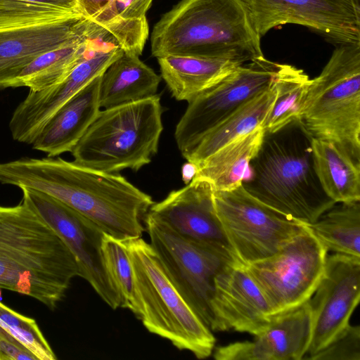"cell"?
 <instances>
[{"mask_svg":"<svg viewBox=\"0 0 360 360\" xmlns=\"http://www.w3.org/2000/svg\"><path fill=\"white\" fill-rule=\"evenodd\" d=\"M275 98L273 82L269 88L243 104L207 132L184 158L197 167L224 146L258 127H263Z\"/></svg>","mask_w":360,"mask_h":360,"instance_id":"603a6c76","label":"cell"},{"mask_svg":"<svg viewBox=\"0 0 360 360\" xmlns=\"http://www.w3.org/2000/svg\"><path fill=\"white\" fill-rule=\"evenodd\" d=\"M144 224L150 244L172 281L210 329L215 278L227 264L239 260L230 251L180 236L148 212Z\"/></svg>","mask_w":360,"mask_h":360,"instance_id":"30bf717a","label":"cell"},{"mask_svg":"<svg viewBox=\"0 0 360 360\" xmlns=\"http://www.w3.org/2000/svg\"><path fill=\"white\" fill-rule=\"evenodd\" d=\"M93 22L83 15L49 18L37 6L0 0V89L38 56L91 35Z\"/></svg>","mask_w":360,"mask_h":360,"instance_id":"ba28073f","label":"cell"},{"mask_svg":"<svg viewBox=\"0 0 360 360\" xmlns=\"http://www.w3.org/2000/svg\"><path fill=\"white\" fill-rule=\"evenodd\" d=\"M279 66L264 56L255 58L189 101L174 131L176 143L183 157L243 104L269 88Z\"/></svg>","mask_w":360,"mask_h":360,"instance_id":"7c38bea8","label":"cell"},{"mask_svg":"<svg viewBox=\"0 0 360 360\" xmlns=\"http://www.w3.org/2000/svg\"><path fill=\"white\" fill-rule=\"evenodd\" d=\"M112 0H77L78 8L81 13L91 18L105 8Z\"/></svg>","mask_w":360,"mask_h":360,"instance_id":"836d02e7","label":"cell"},{"mask_svg":"<svg viewBox=\"0 0 360 360\" xmlns=\"http://www.w3.org/2000/svg\"><path fill=\"white\" fill-rule=\"evenodd\" d=\"M260 39L243 0H181L154 25L151 53L245 63L264 56Z\"/></svg>","mask_w":360,"mask_h":360,"instance_id":"277c9868","label":"cell"},{"mask_svg":"<svg viewBox=\"0 0 360 360\" xmlns=\"http://www.w3.org/2000/svg\"><path fill=\"white\" fill-rule=\"evenodd\" d=\"M101 75L70 99L47 122L32 143L34 150L48 157L72 151L101 110Z\"/></svg>","mask_w":360,"mask_h":360,"instance_id":"ffe728a7","label":"cell"},{"mask_svg":"<svg viewBox=\"0 0 360 360\" xmlns=\"http://www.w3.org/2000/svg\"><path fill=\"white\" fill-rule=\"evenodd\" d=\"M309 300L276 316L269 328L252 341L217 347V360H300L307 353L311 337Z\"/></svg>","mask_w":360,"mask_h":360,"instance_id":"d6986e66","label":"cell"},{"mask_svg":"<svg viewBox=\"0 0 360 360\" xmlns=\"http://www.w3.org/2000/svg\"><path fill=\"white\" fill-rule=\"evenodd\" d=\"M211 309L214 332L231 329L256 336L276 316L240 261L229 263L217 276Z\"/></svg>","mask_w":360,"mask_h":360,"instance_id":"e0dca14e","label":"cell"},{"mask_svg":"<svg viewBox=\"0 0 360 360\" xmlns=\"http://www.w3.org/2000/svg\"><path fill=\"white\" fill-rule=\"evenodd\" d=\"M148 213L186 239L234 254L216 213L213 189L207 181L192 179L154 202Z\"/></svg>","mask_w":360,"mask_h":360,"instance_id":"ac0fdd59","label":"cell"},{"mask_svg":"<svg viewBox=\"0 0 360 360\" xmlns=\"http://www.w3.org/2000/svg\"><path fill=\"white\" fill-rule=\"evenodd\" d=\"M162 112L158 94L100 110L72 148L73 161L107 173L139 170L158 153Z\"/></svg>","mask_w":360,"mask_h":360,"instance_id":"8992f818","label":"cell"},{"mask_svg":"<svg viewBox=\"0 0 360 360\" xmlns=\"http://www.w3.org/2000/svg\"><path fill=\"white\" fill-rule=\"evenodd\" d=\"M309 299L311 337L310 359L349 325L360 299V257L335 253L327 256L322 278Z\"/></svg>","mask_w":360,"mask_h":360,"instance_id":"2e32d148","label":"cell"},{"mask_svg":"<svg viewBox=\"0 0 360 360\" xmlns=\"http://www.w3.org/2000/svg\"><path fill=\"white\" fill-rule=\"evenodd\" d=\"M307 225L328 251L360 257V201L335 205Z\"/></svg>","mask_w":360,"mask_h":360,"instance_id":"4316f807","label":"cell"},{"mask_svg":"<svg viewBox=\"0 0 360 360\" xmlns=\"http://www.w3.org/2000/svg\"><path fill=\"white\" fill-rule=\"evenodd\" d=\"M264 131V127H258L224 146L196 167L193 179L207 181L214 191L238 188L259 150Z\"/></svg>","mask_w":360,"mask_h":360,"instance_id":"cb8c5ba5","label":"cell"},{"mask_svg":"<svg viewBox=\"0 0 360 360\" xmlns=\"http://www.w3.org/2000/svg\"><path fill=\"white\" fill-rule=\"evenodd\" d=\"M300 120L314 138L360 161V43L339 44L311 79Z\"/></svg>","mask_w":360,"mask_h":360,"instance_id":"52a82bcc","label":"cell"},{"mask_svg":"<svg viewBox=\"0 0 360 360\" xmlns=\"http://www.w3.org/2000/svg\"><path fill=\"white\" fill-rule=\"evenodd\" d=\"M213 201L229 245L243 264L275 254L305 226L262 202L243 185L213 190Z\"/></svg>","mask_w":360,"mask_h":360,"instance_id":"8fae6325","label":"cell"},{"mask_svg":"<svg viewBox=\"0 0 360 360\" xmlns=\"http://www.w3.org/2000/svg\"><path fill=\"white\" fill-rule=\"evenodd\" d=\"M123 52L115 41L101 37L91 38L85 58L63 82L41 91H30L17 106L9 122L13 139L32 145L53 116Z\"/></svg>","mask_w":360,"mask_h":360,"instance_id":"5bb4252c","label":"cell"},{"mask_svg":"<svg viewBox=\"0 0 360 360\" xmlns=\"http://www.w3.org/2000/svg\"><path fill=\"white\" fill-rule=\"evenodd\" d=\"M22 200L31 206L65 242L75 257L79 276L86 281L112 309L121 301L106 270L101 250L104 232L93 221L53 197L22 187Z\"/></svg>","mask_w":360,"mask_h":360,"instance_id":"4fadbf2b","label":"cell"},{"mask_svg":"<svg viewBox=\"0 0 360 360\" xmlns=\"http://www.w3.org/2000/svg\"><path fill=\"white\" fill-rule=\"evenodd\" d=\"M313 138L300 120L273 132L265 131L242 182L251 195L304 224L314 223L336 204L316 174Z\"/></svg>","mask_w":360,"mask_h":360,"instance_id":"3957f363","label":"cell"},{"mask_svg":"<svg viewBox=\"0 0 360 360\" xmlns=\"http://www.w3.org/2000/svg\"><path fill=\"white\" fill-rule=\"evenodd\" d=\"M274 82L276 98L263 126L267 132L300 120L311 79L301 69L280 64Z\"/></svg>","mask_w":360,"mask_h":360,"instance_id":"83f0119b","label":"cell"},{"mask_svg":"<svg viewBox=\"0 0 360 360\" xmlns=\"http://www.w3.org/2000/svg\"><path fill=\"white\" fill-rule=\"evenodd\" d=\"M153 0H112L91 19L103 26L111 22H147L146 12Z\"/></svg>","mask_w":360,"mask_h":360,"instance_id":"4dcf8cb0","label":"cell"},{"mask_svg":"<svg viewBox=\"0 0 360 360\" xmlns=\"http://www.w3.org/2000/svg\"><path fill=\"white\" fill-rule=\"evenodd\" d=\"M314 167L325 193L335 203L360 201V161L333 142L313 138Z\"/></svg>","mask_w":360,"mask_h":360,"instance_id":"d4e9b609","label":"cell"},{"mask_svg":"<svg viewBox=\"0 0 360 360\" xmlns=\"http://www.w3.org/2000/svg\"><path fill=\"white\" fill-rule=\"evenodd\" d=\"M0 183L46 193L119 240L141 237L152 198L117 173L84 167L60 157L0 162Z\"/></svg>","mask_w":360,"mask_h":360,"instance_id":"6da1fadb","label":"cell"},{"mask_svg":"<svg viewBox=\"0 0 360 360\" xmlns=\"http://www.w3.org/2000/svg\"><path fill=\"white\" fill-rule=\"evenodd\" d=\"M262 37L285 24L312 29L338 44L360 43L359 0H243Z\"/></svg>","mask_w":360,"mask_h":360,"instance_id":"9a60e30c","label":"cell"},{"mask_svg":"<svg viewBox=\"0 0 360 360\" xmlns=\"http://www.w3.org/2000/svg\"><path fill=\"white\" fill-rule=\"evenodd\" d=\"M35 360L34 356L4 328L0 321V360Z\"/></svg>","mask_w":360,"mask_h":360,"instance_id":"d6a6232c","label":"cell"},{"mask_svg":"<svg viewBox=\"0 0 360 360\" xmlns=\"http://www.w3.org/2000/svg\"><path fill=\"white\" fill-rule=\"evenodd\" d=\"M26 3L53 6L71 10L79 11L77 0H17ZM80 12V11H79ZM81 13V12H80Z\"/></svg>","mask_w":360,"mask_h":360,"instance_id":"e575fe53","label":"cell"},{"mask_svg":"<svg viewBox=\"0 0 360 360\" xmlns=\"http://www.w3.org/2000/svg\"><path fill=\"white\" fill-rule=\"evenodd\" d=\"M133 269L140 319L150 332L196 358L212 353L215 338L176 288L160 257L141 237L122 240Z\"/></svg>","mask_w":360,"mask_h":360,"instance_id":"5b68a950","label":"cell"},{"mask_svg":"<svg viewBox=\"0 0 360 360\" xmlns=\"http://www.w3.org/2000/svg\"><path fill=\"white\" fill-rule=\"evenodd\" d=\"M161 79L139 56L123 52L101 75L100 108H109L153 96Z\"/></svg>","mask_w":360,"mask_h":360,"instance_id":"7402d4cb","label":"cell"},{"mask_svg":"<svg viewBox=\"0 0 360 360\" xmlns=\"http://www.w3.org/2000/svg\"><path fill=\"white\" fill-rule=\"evenodd\" d=\"M0 321L6 330L36 360L57 359L34 319L18 313L0 302Z\"/></svg>","mask_w":360,"mask_h":360,"instance_id":"f546056e","label":"cell"},{"mask_svg":"<svg viewBox=\"0 0 360 360\" xmlns=\"http://www.w3.org/2000/svg\"><path fill=\"white\" fill-rule=\"evenodd\" d=\"M195 172L196 166L193 164L187 162V163L184 165L182 167V177L186 184L193 179Z\"/></svg>","mask_w":360,"mask_h":360,"instance_id":"d590c367","label":"cell"},{"mask_svg":"<svg viewBox=\"0 0 360 360\" xmlns=\"http://www.w3.org/2000/svg\"><path fill=\"white\" fill-rule=\"evenodd\" d=\"M157 59L172 97L188 103L245 64L231 58L166 56Z\"/></svg>","mask_w":360,"mask_h":360,"instance_id":"44dd1931","label":"cell"},{"mask_svg":"<svg viewBox=\"0 0 360 360\" xmlns=\"http://www.w3.org/2000/svg\"><path fill=\"white\" fill-rule=\"evenodd\" d=\"M327 252L305 224L275 254L243 265L273 314L278 316L300 307L313 296L324 272Z\"/></svg>","mask_w":360,"mask_h":360,"instance_id":"9c48e42d","label":"cell"},{"mask_svg":"<svg viewBox=\"0 0 360 360\" xmlns=\"http://www.w3.org/2000/svg\"><path fill=\"white\" fill-rule=\"evenodd\" d=\"M309 359L360 360V327L349 324L339 336Z\"/></svg>","mask_w":360,"mask_h":360,"instance_id":"1f68e13d","label":"cell"},{"mask_svg":"<svg viewBox=\"0 0 360 360\" xmlns=\"http://www.w3.org/2000/svg\"><path fill=\"white\" fill-rule=\"evenodd\" d=\"M92 37L38 56L17 77L13 88L38 91L60 83L85 58Z\"/></svg>","mask_w":360,"mask_h":360,"instance_id":"484cf974","label":"cell"},{"mask_svg":"<svg viewBox=\"0 0 360 360\" xmlns=\"http://www.w3.org/2000/svg\"><path fill=\"white\" fill-rule=\"evenodd\" d=\"M101 250L106 270L119 294L121 307L128 309L137 316L139 307L133 269L124 243L121 240L104 233Z\"/></svg>","mask_w":360,"mask_h":360,"instance_id":"f1b7e54d","label":"cell"},{"mask_svg":"<svg viewBox=\"0 0 360 360\" xmlns=\"http://www.w3.org/2000/svg\"><path fill=\"white\" fill-rule=\"evenodd\" d=\"M79 276L75 256L46 221L22 200L0 205V288L54 309Z\"/></svg>","mask_w":360,"mask_h":360,"instance_id":"7a4b0ae2","label":"cell"}]
</instances>
